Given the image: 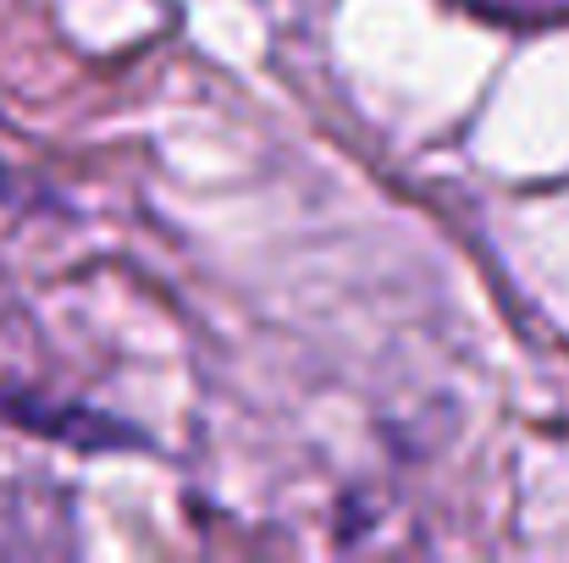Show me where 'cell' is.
I'll use <instances>...</instances> for the list:
<instances>
[]
</instances>
